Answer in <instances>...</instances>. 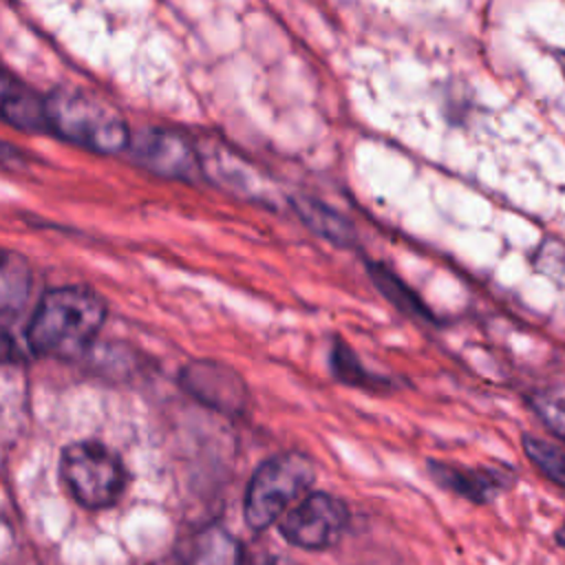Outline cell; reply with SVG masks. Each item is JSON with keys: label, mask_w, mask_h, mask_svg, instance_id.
<instances>
[{"label": "cell", "mask_w": 565, "mask_h": 565, "mask_svg": "<svg viewBox=\"0 0 565 565\" xmlns=\"http://www.w3.org/2000/svg\"><path fill=\"white\" fill-rule=\"evenodd\" d=\"M106 318L104 300L88 287L71 285L46 291L26 327L33 353L73 358L97 335Z\"/></svg>", "instance_id": "6da1fadb"}, {"label": "cell", "mask_w": 565, "mask_h": 565, "mask_svg": "<svg viewBox=\"0 0 565 565\" xmlns=\"http://www.w3.org/2000/svg\"><path fill=\"white\" fill-rule=\"evenodd\" d=\"M46 119L53 132L99 154L119 152L132 139L115 106L77 86H62L46 95Z\"/></svg>", "instance_id": "7a4b0ae2"}, {"label": "cell", "mask_w": 565, "mask_h": 565, "mask_svg": "<svg viewBox=\"0 0 565 565\" xmlns=\"http://www.w3.org/2000/svg\"><path fill=\"white\" fill-rule=\"evenodd\" d=\"M316 479V466L300 452H285L263 461L245 490V523L252 530H265L285 512V508L309 490Z\"/></svg>", "instance_id": "3957f363"}, {"label": "cell", "mask_w": 565, "mask_h": 565, "mask_svg": "<svg viewBox=\"0 0 565 565\" xmlns=\"http://www.w3.org/2000/svg\"><path fill=\"white\" fill-rule=\"evenodd\" d=\"M60 475L71 497L88 510L113 505L126 486L124 463L99 441L66 446L60 457Z\"/></svg>", "instance_id": "277c9868"}, {"label": "cell", "mask_w": 565, "mask_h": 565, "mask_svg": "<svg viewBox=\"0 0 565 565\" xmlns=\"http://www.w3.org/2000/svg\"><path fill=\"white\" fill-rule=\"evenodd\" d=\"M347 523L349 510L338 497L313 492L302 497L298 505L285 514L280 534L296 547L327 550L340 541Z\"/></svg>", "instance_id": "5b68a950"}, {"label": "cell", "mask_w": 565, "mask_h": 565, "mask_svg": "<svg viewBox=\"0 0 565 565\" xmlns=\"http://www.w3.org/2000/svg\"><path fill=\"white\" fill-rule=\"evenodd\" d=\"M130 150L143 168L159 177L190 179L199 172L192 146L168 128H143L130 139Z\"/></svg>", "instance_id": "8992f818"}, {"label": "cell", "mask_w": 565, "mask_h": 565, "mask_svg": "<svg viewBox=\"0 0 565 565\" xmlns=\"http://www.w3.org/2000/svg\"><path fill=\"white\" fill-rule=\"evenodd\" d=\"M181 386L205 406L225 415H236L245 408L247 388L243 380L225 364L196 360L181 371Z\"/></svg>", "instance_id": "52a82bcc"}, {"label": "cell", "mask_w": 565, "mask_h": 565, "mask_svg": "<svg viewBox=\"0 0 565 565\" xmlns=\"http://www.w3.org/2000/svg\"><path fill=\"white\" fill-rule=\"evenodd\" d=\"M428 472L441 488L475 503L490 501L508 486V477L503 472L488 468H459L441 461H430Z\"/></svg>", "instance_id": "ba28073f"}, {"label": "cell", "mask_w": 565, "mask_h": 565, "mask_svg": "<svg viewBox=\"0 0 565 565\" xmlns=\"http://www.w3.org/2000/svg\"><path fill=\"white\" fill-rule=\"evenodd\" d=\"M0 108L4 121L22 130L49 128L46 119V97H40L31 86L22 84L9 71L2 75L0 86Z\"/></svg>", "instance_id": "9c48e42d"}, {"label": "cell", "mask_w": 565, "mask_h": 565, "mask_svg": "<svg viewBox=\"0 0 565 565\" xmlns=\"http://www.w3.org/2000/svg\"><path fill=\"white\" fill-rule=\"evenodd\" d=\"M183 565H247V558L230 532L218 525H207L190 539Z\"/></svg>", "instance_id": "30bf717a"}, {"label": "cell", "mask_w": 565, "mask_h": 565, "mask_svg": "<svg viewBox=\"0 0 565 565\" xmlns=\"http://www.w3.org/2000/svg\"><path fill=\"white\" fill-rule=\"evenodd\" d=\"M296 210L316 234H320L333 243H340V245L351 243L353 227L347 223V218L335 214L324 203H320L316 199H298Z\"/></svg>", "instance_id": "8fae6325"}, {"label": "cell", "mask_w": 565, "mask_h": 565, "mask_svg": "<svg viewBox=\"0 0 565 565\" xmlns=\"http://www.w3.org/2000/svg\"><path fill=\"white\" fill-rule=\"evenodd\" d=\"M26 294H29V269L22 258L7 252L2 258V291H0L2 318L9 320L11 313L20 311V307L26 300Z\"/></svg>", "instance_id": "7c38bea8"}, {"label": "cell", "mask_w": 565, "mask_h": 565, "mask_svg": "<svg viewBox=\"0 0 565 565\" xmlns=\"http://www.w3.org/2000/svg\"><path fill=\"white\" fill-rule=\"evenodd\" d=\"M369 274H371V278L375 280V285H377V289L397 307V309H402L404 313H411V316H424L426 320H430V313H428V309L422 305V300L388 269V267H384V265H380V263H373V265H369Z\"/></svg>", "instance_id": "4fadbf2b"}, {"label": "cell", "mask_w": 565, "mask_h": 565, "mask_svg": "<svg viewBox=\"0 0 565 565\" xmlns=\"http://www.w3.org/2000/svg\"><path fill=\"white\" fill-rule=\"evenodd\" d=\"M527 459L556 486L565 488V450L543 437L525 433L521 437Z\"/></svg>", "instance_id": "5bb4252c"}, {"label": "cell", "mask_w": 565, "mask_h": 565, "mask_svg": "<svg viewBox=\"0 0 565 565\" xmlns=\"http://www.w3.org/2000/svg\"><path fill=\"white\" fill-rule=\"evenodd\" d=\"M331 369H333V375L344 382V384H351V386H375V384H384L382 377H375L371 375L358 360V355L342 342V340H335L333 342V349H331Z\"/></svg>", "instance_id": "9a60e30c"}, {"label": "cell", "mask_w": 565, "mask_h": 565, "mask_svg": "<svg viewBox=\"0 0 565 565\" xmlns=\"http://www.w3.org/2000/svg\"><path fill=\"white\" fill-rule=\"evenodd\" d=\"M247 565H300L289 556H280V554H258L247 558Z\"/></svg>", "instance_id": "2e32d148"}, {"label": "cell", "mask_w": 565, "mask_h": 565, "mask_svg": "<svg viewBox=\"0 0 565 565\" xmlns=\"http://www.w3.org/2000/svg\"><path fill=\"white\" fill-rule=\"evenodd\" d=\"M556 543H558L561 547H565V519H563V525L556 530Z\"/></svg>", "instance_id": "e0dca14e"}, {"label": "cell", "mask_w": 565, "mask_h": 565, "mask_svg": "<svg viewBox=\"0 0 565 565\" xmlns=\"http://www.w3.org/2000/svg\"><path fill=\"white\" fill-rule=\"evenodd\" d=\"M556 60H558V64H561V68H563V73H565V51H558V53H556Z\"/></svg>", "instance_id": "ac0fdd59"}]
</instances>
